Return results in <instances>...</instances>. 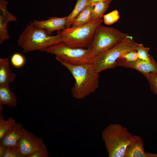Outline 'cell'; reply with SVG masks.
I'll return each instance as SVG.
<instances>
[{"label":"cell","instance_id":"15","mask_svg":"<svg viewBox=\"0 0 157 157\" xmlns=\"http://www.w3.org/2000/svg\"><path fill=\"white\" fill-rule=\"evenodd\" d=\"M17 97L9 85H0V104L10 107L17 105Z\"/></svg>","mask_w":157,"mask_h":157},{"label":"cell","instance_id":"28","mask_svg":"<svg viewBox=\"0 0 157 157\" xmlns=\"http://www.w3.org/2000/svg\"><path fill=\"white\" fill-rule=\"evenodd\" d=\"M105 0H88L87 6H93L99 1Z\"/></svg>","mask_w":157,"mask_h":157},{"label":"cell","instance_id":"7","mask_svg":"<svg viewBox=\"0 0 157 157\" xmlns=\"http://www.w3.org/2000/svg\"><path fill=\"white\" fill-rule=\"evenodd\" d=\"M137 43L128 35L122 41L113 48L95 57L93 65L96 71L99 73L116 67L118 59L128 51L136 50Z\"/></svg>","mask_w":157,"mask_h":157},{"label":"cell","instance_id":"3","mask_svg":"<svg viewBox=\"0 0 157 157\" xmlns=\"http://www.w3.org/2000/svg\"><path fill=\"white\" fill-rule=\"evenodd\" d=\"M102 138L109 157H124L126 148L133 135L121 124H111L102 132Z\"/></svg>","mask_w":157,"mask_h":157},{"label":"cell","instance_id":"5","mask_svg":"<svg viewBox=\"0 0 157 157\" xmlns=\"http://www.w3.org/2000/svg\"><path fill=\"white\" fill-rule=\"evenodd\" d=\"M128 35L115 28L101 24L97 28L88 49L91 55L95 57L117 45Z\"/></svg>","mask_w":157,"mask_h":157},{"label":"cell","instance_id":"25","mask_svg":"<svg viewBox=\"0 0 157 157\" xmlns=\"http://www.w3.org/2000/svg\"><path fill=\"white\" fill-rule=\"evenodd\" d=\"M48 151L44 143L41 146L27 157H48Z\"/></svg>","mask_w":157,"mask_h":157},{"label":"cell","instance_id":"12","mask_svg":"<svg viewBox=\"0 0 157 157\" xmlns=\"http://www.w3.org/2000/svg\"><path fill=\"white\" fill-rule=\"evenodd\" d=\"M116 65L134 69L143 75L157 72V63L154 60L148 62L139 58L133 61L117 63Z\"/></svg>","mask_w":157,"mask_h":157},{"label":"cell","instance_id":"10","mask_svg":"<svg viewBox=\"0 0 157 157\" xmlns=\"http://www.w3.org/2000/svg\"><path fill=\"white\" fill-rule=\"evenodd\" d=\"M124 157H157V154L146 152L142 138L135 135L127 146Z\"/></svg>","mask_w":157,"mask_h":157},{"label":"cell","instance_id":"23","mask_svg":"<svg viewBox=\"0 0 157 157\" xmlns=\"http://www.w3.org/2000/svg\"><path fill=\"white\" fill-rule=\"evenodd\" d=\"M138 58V55L136 50H132L123 55L118 59L117 63H119L133 61Z\"/></svg>","mask_w":157,"mask_h":157},{"label":"cell","instance_id":"8","mask_svg":"<svg viewBox=\"0 0 157 157\" xmlns=\"http://www.w3.org/2000/svg\"><path fill=\"white\" fill-rule=\"evenodd\" d=\"M44 143L43 140L24 128L17 147L23 157H27Z\"/></svg>","mask_w":157,"mask_h":157},{"label":"cell","instance_id":"26","mask_svg":"<svg viewBox=\"0 0 157 157\" xmlns=\"http://www.w3.org/2000/svg\"><path fill=\"white\" fill-rule=\"evenodd\" d=\"M3 157H23L17 146L6 147Z\"/></svg>","mask_w":157,"mask_h":157},{"label":"cell","instance_id":"27","mask_svg":"<svg viewBox=\"0 0 157 157\" xmlns=\"http://www.w3.org/2000/svg\"><path fill=\"white\" fill-rule=\"evenodd\" d=\"M6 147L0 144V157H3Z\"/></svg>","mask_w":157,"mask_h":157},{"label":"cell","instance_id":"22","mask_svg":"<svg viewBox=\"0 0 157 157\" xmlns=\"http://www.w3.org/2000/svg\"><path fill=\"white\" fill-rule=\"evenodd\" d=\"M148 81L151 90L157 95V72L143 75Z\"/></svg>","mask_w":157,"mask_h":157},{"label":"cell","instance_id":"17","mask_svg":"<svg viewBox=\"0 0 157 157\" xmlns=\"http://www.w3.org/2000/svg\"><path fill=\"white\" fill-rule=\"evenodd\" d=\"M112 0H105L97 3L93 6L92 20L102 19L104 12L108 8Z\"/></svg>","mask_w":157,"mask_h":157},{"label":"cell","instance_id":"14","mask_svg":"<svg viewBox=\"0 0 157 157\" xmlns=\"http://www.w3.org/2000/svg\"><path fill=\"white\" fill-rule=\"evenodd\" d=\"M15 74L11 70L9 57L0 58V85H9L15 79Z\"/></svg>","mask_w":157,"mask_h":157},{"label":"cell","instance_id":"1","mask_svg":"<svg viewBox=\"0 0 157 157\" xmlns=\"http://www.w3.org/2000/svg\"><path fill=\"white\" fill-rule=\"evenodd\" d=\"M58 61L67 68L75 79L71 89L74 98L82 99L96 90L99 86L100 75L96 71L93 63L74 65Z\"/></svg>","mask_w":157,"mask_h":157},{"label":"cell","instance_id":"18","mask_svg":"<svg viewBox=\"0 0 157 157\" xmlns=\"http://www.w3.org/2000/svg\"><path fill=\"white\" fill-rule=\"evenodd\" d=\"M87 1L88 0H77L72 11L67 16L66 28L71 26L77 15L87 6Z\"/></svg>","mask_w":157,"mask_h":157},{"label":"cell","instance_id":"11","mask_svg":"<svg viewBox=\"0 0 157 157\" xmlns=\"http://www.w3.org/2000/svg\"><path fill=\"white\" fill-rule=\"evenodd\" d=\"M67 18V16L62 17H51L45 20H34L32 22L35 26L45 29L51 35L54 31H61L66 28Z\"/></svg>","mask_w":157,"mask_h":157},{"label":"cell","instance_id":"19","mask_svg":"<svg viewBox=\"0 0 157 157\" xmlns=\"http://www.w3.org/2000/svg\"><path fill=\"white\" fill-rule=\"evenodd\" d=\"M3 105L0 104V140L3 137L8 131L16 123L15 120L12 117L7 120L3 118L2 113Z\"/></svg>","mask_w":157,"mask_h":157},{"label":"cell","instance_id":"2","mask_svg":"<svg viewBox=\"0 0 157 157\" xmlns=\"http://www.w3.org/2000/svg\"><path fill=\"white\" fill-rule=\"evenodd\" d=\"M57 33L56 35H50L46 30L35 26L31 22L19 35L17 44L24 53L37 50L41 51L62 42L60 31Z\"/></svg>","mask_w":157,"mask_h":157},{"label":"cell","instance_id":"21","mask_svg":"<svg viewBox=\"0 0 157 157\" xmlns=\"http://www.w3.org/2000/svg\"><path fill=\"white\" fill-rule=\"evenodd\" d=\"M103 22L110 25L117 22L120 18L119 12L117 10H114L103 16Z\"/></svg>","mask_w":157,"mask_h":157},{"label":"cell","instance_id":"16","mask_svg":"<svg viewBox=\"0 0 157 157\" xmlns=\"http://www.w3.org/2000/svg\"><path fill=\"white\" fill-rule=\"evenodd\" d=\"M93 6H87L76 17L72 26H76L87 23L92 20Z\"/></svg>","mask_w":157,"mask_h":157},{"label":"cell","instance_id":"13","mask_svg":"<svg viewBox=\"0 0 157 157\" xmlns=\"http://www.w3.org/2000/svg\"><path fill=\"white\" fill-rule=\"evenodd\" d=\"M24 128L16 123L0 140V144L6 147L17 146L22 135Z\"/></svg>","mask_w":157,"mask_h":157},{"label":"cell","instance_id":"20","mask_svg":"<svg viewBox=\"0 0 157 157\" xmlns=\"http://www.w3.org/2000/svg\"><path fill=\"white\" fill-rule=\"evenodd\" d=\"M149 47H145L142 44L137 43L136 44V50L139 58L148 62H151L154 59L149 53Z\"/></svg>","mask_w":157,"mask_h":157},{"label":"cell","instance_id":"24","mask_svg":"<svg viewBox=\"0 0 157 157\" xmlns=\"http://www.w3.org/2000/svg\"><path fill=\"white\" fill-rule=\"evenodd\" d=\"M10 60L12 65L17 68L22 67L25 63V59L24 57L19 53L14 54L11 57Z\"/></svg>","mask_w":157,"mask_h":157},{"label":"cell","instance_id":"9","mask_svg":"<svg viewBox=\"0 0 157 157\" xmlns=\"http://www.w3.org/2000/svg\"><path fill=\"white\" fill-rule=\"evenodd\" d=\"M8 2L5 0L0 1V44H2L5 40L10 38L7 28L8 24L11 21L17 20L16 17L10 13L6 7Z\"/></svg>","mask_w":157,"mask_h":157},{"label":"cell","instance_id":"6","mask_svg":"<svg viewBox=\"0 0 157 157\" xmlns=\"http://www.w3.org/2000/svg\"><path fill=\"white\" fill-rule=\"evenodd\" d=\"M56 56V58L74 65L93 63L95 57L88 48L71 47L63 42L53 44L41 50Z\"/></svg>","mask_w":157,"mask_h":157},{"label":"cell","instance_id":"4","mask_svg":"<svg viewBox=\"0 0 157 157\" xmlns=\"http://www.w3.org/2000/svg\"><path fill=\"white\" fill-rule=\"evenodd\" d=\"M103 22L102 18L80 26L66 28L60 31L62 42L71 47L88 48L97 28Z\"/></svg>","mask_w":157,"mask_h":157}]
</instances>
